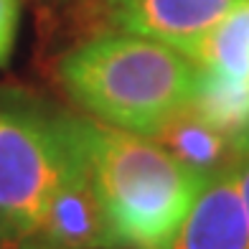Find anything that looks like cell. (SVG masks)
Segmentation results:
<instances>
[{"mask_svg":"<svg viewBox=\"0 0 249 249\" xmlns=\"http://www.w3.org/2000/svg\"><path fill=\"white\" fill-rule=\"evenodd\" d=\"M242 0H69L66 18L82 38L130 33L188 51Z\"/></svg>","mask_w":249,"mask_h":249,"instance_id":"5","label":"cell"},{"mask_svg":"<svg viewBox=\"0 0 249 249\" xmlns=\"http://www.w3.org/2000/svg\"><path fill=\"white\" fill-rule=\"evenodd\" d=\"M20 26V0H0V66H5L16 49Z\"/></svg>","mask_w":249,"mask_h":249,"instance_id":"10","label":"cell"},{"mask_svg":"<svg viewBox=\"0 0 249 249\" xmlns=\"http://www.w3.org/2000/svg\"><path fill=\"white\" fill-rule=\"evenodd\" d=\"M168 249H249V219L234 165L203 178Z\"/></svg>","mask_w":249,"mask_h":249,"instance_id":"6","label":"cell"},{"mask_svg":"<svg viewBox=\"0 0 249 249\" xmlns=\"http://www.w3.org/2000/svg\"><path fill=\"white\" fill-rule=\"evenodd\" d=\"M234 176H236V186H239V196L244 203V211H247V219H249V145L239 153L234 163Z\"/></svg>","mask_w":249,"mask_h":249,"instance_id":"11","label":"cell"},{"mask_svg":"<svg viewBox=\"0 0 249 249\" xmlns=\"http://www.w3.org/2000/svg\"><path fill=\"white\" fill-rule=\"evenodd\" d=\"M56 79L89 117L155 138L163 124L194 105L198 66L168 43L99 33L61 53Z\"/></svg>","mask_w":249,"mask_h":249,"instance_id":"1","label":"cell"},{"mask_svg":"<svg viewBox=\"0 0 249 249\" xmlns=\"http://www.w3.org/2000/svg\"><path fill=\"white\" fill-rule=\"evenodd\" d=\"M153 140L160 142L178 163H183L188 171L201 178L231 168L239 153L247 148L231 135L219 130L213 122H209L194 105L163 124Z\"/></svg>","mask_w":249,"mask_h":249,"instance_id":"7","label":"cell"},{"mask_svg":"<svg viewBox=\"0 0 249 249\" xmlns=\"http://www.w3.org/2000/svg\"><path fill=\"white\" fill-rule=\"evenodd\" d=\"M198 69L249 87V0H242L188 51Z\"/></svg>","mask_w":249,"mask_h":249,"instance_id":"8","label":"cell"},{"mask_svg":"<svg viewBox=\"0 0 249 249\" xmlns=\"http://www.w3.org/2000/svg\"><path fill=\"white\" fill-rule=\"evenodd\" d=\"M194 107L219 130L249 145V87L198 69Z\"/></svg>","mask_w":249,"mask_h":249,"instance_id":"9","label":"cell"},{"mask_svg":"<svg viewBox=\"0 0 249 249\" xmlns=\"http://www.w3.org/2000/svg\"><path fill=\"white\" fill-rule=\"evenodd\" d=\"M61 150L41 219L23 249H117L94 176L89 168L76 115L59 112Z\"/></svg>","mask_w":249,"mask_h":249,"instance_id":"4","label":"cell"},{"mask_svg":"<svg viewBox=\"0 0 249 249\" xmlns=\"http://www.w3.org/2000/svg\"><path fill=\"white\" fill-rule=\"evenodd\" d=\"M59 150V112L18 92H0V244L23 249L33 236Z\"/></svg>","mask_w":249,"mask_h":249,"instance_id":"3","label":"cell"},{"mask_svg":"<svg viewBox=\"0 0 249 249\" xmlns=\"http://www.w3.org/2000/svg\"><path fill=\"white\" fill-rule=\"evenodd\" d=\"M76 132L117 249H168L203 178L145 135L94 117H76Z\"/></svg>","mask_w":249,"mask_h":249,"instance_id":"2","label":"cell"}]
</instances>
